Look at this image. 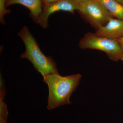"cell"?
<instances>
[{
	"instance_id": "14",
	"label": "cell",
	"mask_w": 123,
	"mask_h": 123,
	"mask_svg": "<svg viewBox=\"0 0 123 123\" xmlns=\"http://www.w3.org/2000/svg\"><path fill=\"white\" fill-rule=\"evenodd\" d=\"M116 0L123 5V0Z\"/></svg>"
},
{
	"instance_id": "10",
	"label": "cell",
	"mask_w": 123,
	"mask_h": 123,
	"mask_svg": "<svg viewBox=\"0 0 123 123\" xmlns=\"http://www.w3.org/2000/svg\"><path fill=\"white\" fill-rule=\"evenodd\" d=\"M7 0H0V22L2 24H5L4 16L10 13V10L7 9L6 7Z\"/></svg>"
},
{
	"instance_id": "8",
	"label": "cell",
	"mask_w": 123,
	"mask_h": 123,
	"mask_svg": "<svg viewBox=\"0 0 123 123\" xmlns=\"http://www.w3.org/2000/svg\"><path fill=\"white\" fill-rule=\"evenodd\" d=\"M113 17L123 20V5L116 0H98Z\"/></svg>"
},
{
	"instance_id": "2",
	"label": "cell",
	"mask_w": 123,
	"mask_h": 123,
	"mask_svg": "<svg viewBox=\"0 0 123 123\" xmlns=\"http://www.w3.org/2000/svg\"><path fill=\"white\" fill-rule=\"evenodd\" d=\"M24 43L25 50L20 55L21 58L30 61L34 68L43 77L49 74L59 73L56 64L53 58L46 56L40 48L35 38L26 26L18 34Z\"/></svg>"
},
{
	"instance_id": "11",
	"label": "cell",
	"mask_w": 123,
	"mask_h": 123,
	"mask_svg": "<svg viewBox=\"0 0 123 123\" xmlns=\"http://www.w3.org/2000/svg\"><path fill=\"white\" fill-rule=\"evenodd\" d=\"M59 0H42V2H43L44 4L43 7Z\"/></svg>"
},
{
	"instance_id": "12",
	"label": "cell",
	"mask_w": 123,
	"mask_h": 123,
	"mask_svg": "<svg viewBox=\"0 0 123 123\" xmlns=\"http://www.w3.org/2000/svg\"><path fill=\"white\" fill-rule=\"evenodd\" d=\"M118 42L120 45L121 46V49H122V52H123V55H122V57L121 60L123 61V37L120 38L118 39H117Z\"/></svg>"
},
{
	"instance_id": "13",
	"label": "cell",
	"mask_w": 123,
	"mask_h": 123,
	"mask_svg": "<svg viewBox=\"0 0 123 123\" xmlns=\"http://www.w3.org/2000/svg\"><path fill=\"white\" fill-rule=\"evenodd\" d=\"M76 1L79 2H84V1H86L89 0H75Z\"/></svg>"
},
{
	"instance_id": "1",
	"label": "cell",
	"mask_w": 123,
	"mask_h": 123,
	"mask_svg": "<svg viewBox=\"0 0 123 123\" xmlns=\"http://www.w3.org/2000/svg\"><path fill=\"white\" fill-rule=\"evenodd\" d=\"M81 78L79 74L66 76L53 74L43 77V81L47 85L49 91L48 109L52 110L70 104V96L77 88Z\"/></svg>"
},
{
	"instance_id": "5",
	"label": "cell",
	"mask_w": 123,
	"mask_h": 123,
	"mask_svg": "<svg viewBox=\"0 0 123 123\" xmlns=\"http://www.w3.org/2000/svg\"><path fill=\"white\" fill-rule=\"evenodd\" d=\"M80 2L75 0H60L43 7L42 13L40 15L38 24L42 28L48 27L49 17L52 14L60 11H68L74 13L76 10H79Z\"/></svg>"
},
{
	"instance_id": "9",
	"label": "cell",
	"mask_w": 123,
	"mask_h": 123,
	"mask_svg": "<svg viewBox=\"0 0 123 123\" xmlns=\"http://www.w3.org/2000/svg\"><path fill=\"white\" fill-rule=\"evenodd\" d=\"M4 100L0 98V123H7L8 111L7 106Z\"/></svg>"
},
{
	"instance_id": "3",
	"label": "cell",
	"mask_w": 123,
	"mask_h": 123,
	"mask_svg": "<svg viewBox=\"0 0 123 123\" xmlns=\"http://www.w3.org/2000/svg\"><path fill=\"white\" fill-rule=\"evenodd\" d=\"M79 46L82 49H94L102 51L106 53L110 59L115 61L121 60L122 49L117 39L101 37L89 32L81 39Z\"/></svg>"
},
{
	"instance_id": "4",
	"label": "cell",
	"mask_w": 123,
	"mask_h": 123,
	"mask_svg": "<svg viewBox=\"0 0 123 123\" xmlns=\"http://www.w3.org/2000/svg\"><path fill=\"white\" fill-rule=\"evenodd\" d=\"M78 11L90 24L98 29L107 24L114 18L98 0H89L80 2Z\"/></svg>"
},
{
	"instance_id": "6",
	"label": "cell",
	"mask_w": 123,
	"mask_h": 123,
	"mask_svg": "<svg viewBox=\"0 0 123 123\" xmlns=\"http://www.w3.org/2000/svg\"><path fill=\"white\" fill-rule=\"evenodd\" d=\"M96 35L111 39H117L123 37V20L110 19L107 24L97 29Z\"/></svg>"
},
{
	"instance_id": "7",
	"label": "cell",
	"mask_w": 123,
	"mask_h": 123,
	"mask_svg": "<svg viewBox=\"0 0 123 123\" xmlns=\"http://www.w3.org/2000/svg\"><path fill=\"white\" fill-rule=\"evenodd\" d=\"M42 3V0H7L6 7L15 4L24 6L30 10L31 17L38 24L40 15L43 11Z\"/></svg>"
}]
</instances>
